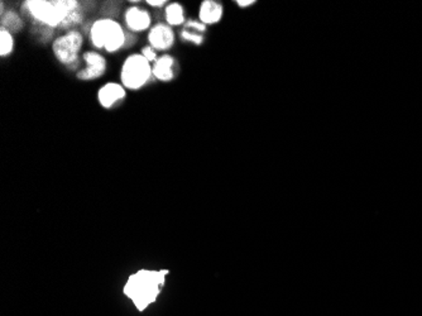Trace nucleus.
<instances>
[{"label": "nucleus", "instance_id": "nucleus-9", "mask_svg": "<svg viewBox=\"0 0 422 316\" xmlns=\"http://www.w3.org/2000/svg\"><path fill=\"white\" fill-rule=\"evenodd\" d=\"M128 90L119 81H108L102 85L97 92L99 106L105 110H111L114 106L124 101Z\"/></svg>", "mask_w": 422, "mask_h": 316}, {"label": "nucleus", "instance_id": "nucleus-7", "mask_svg": "<svg viewBox=\"0 0 422 316\" xmlns=\"http://www.w3.org/2000/svg\"><path fill=\"white\" fill-rule=\"evenodd\" d=\"M147 42L156 52L168 53L176 42L175 29L166 22H157L147 32Z\"/></svg>", "mask_w": 422, "mask_h": 316}, {"label": "nucleus", "instance_id": "nucleus-14", "mask_svg": "<svg viewBox=\"0 0 422 316\" xmlns=\"http://www.w3.org/2000/svg\"><path fill=\"white\" fill-rule=\"evenodd\" d=\"M1 28L8 29L12 33H17L23 28V21L18 13L13 10H8L7 13H3L1 17Z\"/></svg>", "mask_w": 422, "mask_h": 316}, {"label": "nucleus", "instance_id": "nucleus-16", "mask_svg": "<svg viewBox=\"0 0 422 316\" xmlns=\"http://www.w3.org/2000/svg\"><path fill=\"white\" fill-rule=\"evenodd\" d=\"M140 53H142V55H143V56H145L151 63H154V61L159 58V52H156L149 44H147L145 47H142V49H140Z\"/></svg>", "mask_w": 422, "mask_h": 316}, {"label": "nucleus", "instance_id": "nucleus-11", "mask_svg": "<svg viewBox=\"0 0 422 316\" xmlns=\"http://www.w3.org/2000/svg\"><path fill=\"white\" fill-rule=\"evenodd\" d=\"M224 15L222 3L216 0H204L199 7V21L208 26H214L222 21Z\"/></svg>", "mask_w": 422, "mask_h": 316}, {"label": "nucleus", "instance_id": "nucleus-6", "mask_svg": "<svg viewBox=\"0 0 422 316\" xmlns=\"http://www.w3.org/2000/svg\"><path fill=\"white\" fill-rule=\"evenodd\" d=\"M83 61L85 66L76 72V78L80 81H95L104 78L108 71V60L99 51L89 49L83 52Z\"/></svg>", "mask_w": 422, "mask_h": 316}, {"label": "nucleus", "instance_id": "nucleus-2", "mask_svg": "<svg viewBox=\"0 0 422 316\" xmlns=\"http://www.w3.org/2000/svg\"><path fill=\"white\" fill-rule=\"evenodd\" d=\"M168 274V269L156 271L142 268L128 277L123 292L132 300L138 311H143L157 300Z\"/></svg>", "mask_w": 422, "mask_h": 316}, {"label": "nucleus", "instance_id": "nucleus-18", "mask_svg": "<svg viewBox=\"0 0 422 316\" xmlns=\"http://www.w3.org/2000/svg\"><path fill=\"white\" fill-rule=\"evenodd\" d=\"M236 3L239 8H250L256 4V0H238Z\"/></svg>", "mask_w": 422, "mask_h": 316}, {"label": "nucleus", "instance_id": "nucleus-10", "mask_svg": "<svg viewBox=\"0 0 422 316\" xmlns=\"http://www.w3.org/2000/svg\"><path fill=\"white\" fill-rule=\"evenodd\" d=\"M177 60L168 53L159 55V58L152 63L153 78L159 83L168 84L177 76Z\"/></svg>", "mask_w": 422, "mask_h": 316}, {"label": "nucleus", "instance_id": "nucleus-1", "mask_svg": "<svg viewBox=\"0 0 422 316\" xmlns=\"http://www.w3.org/2000/svg\"><path fill=\"white\" fill-rule=\"evenodd\" d=\"M26 15L47 28H71L81 23L83 8L76 0H28L23 3Z\"/></svg>", "mask_w": 422, "mask_h": 316}, {"label": "nucleus", "instance_id": "nucleus-8", "mask_svg": "<svg viewBox=\"0 0 422 316\" xmlns=\"http://www.w3.org/2000/svg\"><path fill=\"white\" fill-rule=\"evenodd\" d=\"M125 28L132 33H145L152 28V15L140 6H131L127 8L123 15Z\"/></svg>", "mask_w": 422, "mask_h": 316}, {"label": "nucleus", "instance_id": "nucleus-13", "mask_svg": "<svg viewBox=\"0 0 422 316\" xmlns=\"http://www.w3.org/2000/svg\"><path fill=\"white\" fill-rule=\"evenodd\" d=\"M163 17L167 24H170L173 28L184 27L187 22L185 8L179 1H170L165 7Z\"/></svg>", "mask_w": 422, "mask_h": 316}, {"label": "nucleus", "instance_id": "nucleus-5", "mask_svg": "<svg viewBox=\"0 0 422 316\" xmlns=\"http://www.w3.org/2000/svg\"><path fill=\"white\" fill-rule=\"evenodd\" d=\"M85 43L83 35L79 29H69L63 35L56 37L52 42V53L56 61L66 67H76L80 65Z\"/></svg>", "mask_w": 422, "mask_h": 316}, {"label": "nucleus", "instance_id": "nucleus-17", "mask_svg": "<svg viewBox=\"0 0 422 316\" xmlns=\"http://www.w3.org/2000/svg\"><path fill=\"white\" fill-rule=\"evenodd\" d=\"M170 1L168 0H145V4L151 8H165Z\"/></svg>", "mask_w": 422, "mask_h": 316}, {"label": "nucleus", "instance_id": "nucleus-12", "mask_svg": "<svg viewBox=\"0 0 422 316\" xmlns=\"http://www.w3.org/2000/svg\"><path fill=\"white\" fill-rule=\"evenodd\" d=\"M206 29L208 27L199 19H188L180 31L181 42L201 46L205 41Z\"/></svg>", "mask_w": 422, "mask_h": 316}, {"label": "nucleus", "instance_id": "nucleus-15", "mask_svg": "<svg viewBox=\"0 0 422 316\" xmlns=\"http://www.w3.org/2000/svg\"><path fill=\"white\" fill-rule=\"evenodd\" d=\"M15 42L13 33L6 28H0V56L1 58L9 57L13 53Z\"/></svg>", "mask_w": 422, "mask_h": 316}, {"label": "nucleus", "instance_id": "nucleus-3", "mask_svg": "<svg viewBox=\"0 0 422 316\" xmlns=\"http://www.w3.org/2000/svg\"><path fill=\"white\" fill-rule=\"evenodd\" d=\"M89 40L95 51L115 55L127 46V32L122 23L111 17H102L91 22Z\"/></svg>", "mask_w": 422, "mask_h": 316}, {"label": "nucleus", "instance_id": "nucleus-4", "mask_svg": "<svg viewBox=\"0 0 422 316\" xmlns=\"http://www.w3.org/2000/svg\"><path fill=\"white\" fill-rule=\"evenodd\" d=\"M152 63L140 52L125 57L119 71V83L129 92H139L152 81Z\"/></svg>", "mask_w": 422, "mask_h": 316}]
</instances>
